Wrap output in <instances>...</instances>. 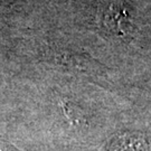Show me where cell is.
<instances>
[{
  "instance_id": "cell-1",
  "label": "cell",
  "mask_w": 151,
  "mask_h": 151,
  "mask_svg": "<svg viewBox=\"0 0 151 151\" xmlns=\"http://www.w3.org/2000/svg\"><path fill=\"white\" fill-rule=\"evenodd\" d=\"M97 18L105 32L122 40H130L133 30V17L123 0H103L99 7Z\"/></svg>"
},
{
  "instance_id": "cell-2",
  "label": "cell",
  "mask_w": 151,
  "mask_h": 151,
  "mask_svg": "<svg viewBox=\"0 0 151 151\" xmlns=\"http://www.w3.org/2000/svg\"><path fill=\"white\" fill-rule=\"evenodd\" d=\"M104 151H151V145L141 132H122L109 141Z\"/></svg>"
},
{
  "instance_id": "cell-3",
  "label": "cell",
  "mask_w": 151,
  "mask_h": 151,
  "mask_svg": "<svg viewBox=\"0 0 151 151\" xmlns=\"http://www.w3.org/2000/svg\"><path fill=\"white\" fill-rule=\"evenodd\" d=\"M53 60L56 64L70 67L72 70L84 72L87 74H96L97 70L102 68V66L100 64L94 63L95 60H90L86 56L72 54L70 52H58L57 50L53 55Z\"/></svg>"
},
{
  "instance_id": "cell-4",
  "label": "cell",
  "mask_w": 151,
  "mask_h": 151,
  "mask_svg": "<svg viewBox=\"0 0 151 151\" xmlns=\"http://www.w3.org/2000/svg\"><path fill=\"white\" fill-rule=\"evenodd\" d=\"M62 109H63L64 115L66 118H68V120L73 124L84 127L87 123L86 116L83 112V110H81L76 104L70 102V101H63L62 102Z\"/></svg>"
},
{
  "instance_id": "cell-5",
  "label": "cell",
  "mask_w": 151,
  "mask_h": 151,
  "mask_svg": "<svg viewBox=\"0 0 151 151\" xmlns=\"http://www.w3.org/2000/svg\"><path fill=\"white\" fill-rule=\"evenodd\" d=\"M0 151H22V150L18 149L14 145H11L10 142L4 140V139H0Z\"/></svg>"
}]
</instances>
